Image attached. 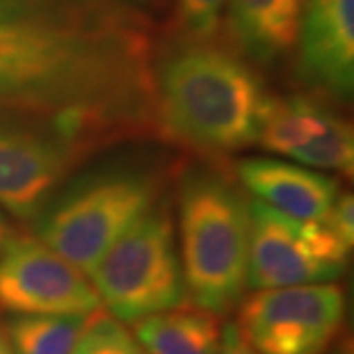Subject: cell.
Wrapping results in <instances>:
<instances>
[{"label":"cell","mask_w":354,"mask_h":354,"mask_svg":"<svg viewBox=\"0 0 354 354\" xmlns=\"http://www.w3.org/2000/svg\"><path fill=\"white\" fill-rule=\"evenodd\" d=\"M0 101L83 124L109 142L140 132L156 102L140 20L122 8L0 24Z\"/></svg>","instance_id":"obj_1"},{"label":"cell","mask_w":354,"mask_h":354,"mask_svg":"<svg viewBox=\"0 0 354 354\" xmlns=\"http://www.w3.org/2000/svg\"><path fill=\"white\" fill-rule=\"evenodd\" d=\"M153 87L162 124L185 146L228 153L258 142L270 97L236 55L187 48L165 62Z\"/></svg>","instance_id":"obj_2"},{"label":"cell","mask_w":354,"mask_h":354,"mask_svg":"<svg viewBox=\"0 0 354 354\" xmlns=\"http://www.w3.org/2000/svg\"><path fill=\"white\" fill-rule=\"evenodd\" d=\"M181 274L193 305L216 315L239 307L246 291L248 201L213 174L191 176L179 199Z\"/></svg>","instance_id":"obj_3"},{"label":"cell","mask_w":354,"mask_h":354,"mask_svg":"<svg viewBox=\"0 0 354 354\" xmlns=\"http://www.w3.org/2000/svg\"><path fill=\"white\" fill-rule=\"evenodd\" d=\"M87 276L102 307L120 323H136L183 304L185 286L171 216L150 209Z\"/></svg>","instance_id":"obj_4"},{"label":"cell","mask_w":354,"mask_h":354,"mask_svg":"<svg viewBox=\"0 0 354 354\" xmlns=\"http://www.w3.org/2000/svg\"><path fill=\"white\" fill-rule=\"evenodd\" d=\"M156 183L138 174H113L79 185L38 225V239L85 276L140 216L153 207Z\"/></svg>","instance_id":"obj_5"},{"label":"cell","mask_w":354,"mask_h":354,"mask_svg":"<svg viewBox=\"0 0 354 354\" xmlns=\"http://www.w3.org/2000/svg\"><path fill=\"white\" fill-rule=\"evenodd\" d=\"M106 140L83 124L26 114L0 127V205L20 218L41 211L65 176Z\"/></svg>","instance_id":"obj_6"},{"label":"cell","mask_w":354,"mask_h":354,"mask_svg":"<svg viewBox=\"0 0 354 354\" xmlns=\"http://www.w3.org/2000/svg\"><path fill=\"white\" fill-rule=\"evenodd\" d=\"M250 239L246 290L329 283L346 270L351 244L323 218L301 221L262 201L248 203Z\"/></svg>","instance_id":"obj_7"},{"label":"cell","mask_w":354,"mask_h":354,"mask_svg":"<svg viewBox=\"0 0 354 354\" xmlns=\"http://www.w3.org/2000/svg\"><path fill=\"white\" fill-rule=\"evenodd\" d=\"M337 283L258 290L239 304L234 321L258 354H323L344 325Z\"/></svg>","instance_id":"obj_8"},{"label":"cell","mask_w":354,"mask_h":354,"mask_svg":"<svg viewBox=\"0 0 354 354\" xmlns=\"http://www.w3.org/2000/svg\"><path fill=\"white\" fill-rule=\"evenodd\" d=\"M91 279L34 236L0 248V309L16 315H91L101 309Z\"/></svg>","instance_id":"obj_9"},{"label":"cell","mask_w":354,"mask_h":354,"mask_svg":"<svg viewBox=\"0 0 354 354\" xmlns=\"http://www.w3.org/2000/svg\"><path fill=\"white\" fill-rule=\"evenodd\" d=\"M299 44L305 75L337 97H348L354 85V0H309Z\"/></svg>","instance_id":"obj_10"},{"label":"cell","mask_w":354,"mask_h":354,"mask_svg":"<svg viewBox=\"0 0 354 354\" xmlns=\"http://www.w3.org/2000/svg\"><path fill=\"white\" fill-rule=\"evenodd\" d=\"M239 177L256 201L301 221L323 218L339 197V183L333 177L272 158L242 160Z\"/></svg>","instance_id":"obj_11"},{"label":"cell","mask_w":354,"mask_h":354,"mask_svg":"<svg viewBox=\"0 0 354 354\" xmlns=\"http://www.w3.org/2000/svg\"><path fill=\"white\" fill-rule=\"evenodd\" d=\"M304 0H230V22L244 51L270 64L299 39Z\"/></svg>","instance_id":"obj_12"},{"label":"cell","mask_w":354,"mask_h":354,"mask_svg":"<svg viewBox=\"0 0 354 354\" xmlns=\"http://www.w3.org/2000/svg\"><path fill=\"white\" fill-rule=\"evenodd\" d=\"M148 354H216L223 339L221 315L197 305L167 309L132 323Z\"/></svg>","instance_id":"obj_13"},{"label":"cell","mask_w":354,"mask_h":354,"mask_svg":"<svg viewBox=\"0 0 354 354\" xmlns=\"http://www.w3.org/2000/svg\"><path fill=\"white\" fill-rule=\"evenodd\" d=\"M327 109L305 97L274 99L266 104L258 144L268 152L291 156L319 136L325 128Z\"/></svg>","instance_id":"obj_14"},{"label":"cell","mask_w":354,"mask_h":354,"mask_svg":"<svg viewBox=\"0 0 354 354\" xmlns=\"http://www.w3.org/2000/svg\"><path fill=\"white\" fill-rule=\"evenodd\" d=\"M87 317L16 315L6 330L16 354H73Z\"/></svg>","instance_id":"obj_15"},{"label":"cell","mask_w":354,"mask_h":354,"mask_svg":"<svg viewBox=\"0 0 354 354\" xmlns=\"http://www.w3.org/2000/svg\"><path fill=\"white\" fill-rule=\"evenodd\" d=\"M290 158L309 167L333 169L351 177L354 169V134L351 122L329 111L323 132L297 148Z\"/></svg>","instance_id":"obj_16"},{"label":"cell","mask_w":354,"mask_h":354,"mask_svg":"<svg viewBox=\"0 0 354 354\" xmlns=\"http://www.w3.org/2000/svg\"><path fill=\"white\" fill-rule=\"evenodd\" d=\"M122 10L114 0H0V24L18 20L97 18Z\"/></svg>","instance_id":"obj_17"},{"label":"cell","mask_w":354,"mask_h":354,"mask_svg":"<svg viewBox=\"0 0 354 354\" xmlns=\"http://www.w3.org/2000/svg\"><path fill=\"white\" fill-rule=\"evenodd\" d=\"M73 354H148L132 330L109 311L97 309L87 317Z\"/></svg>","instance_id":"obj_18"},{"label":"cell","mask_w":354,"mask_h":354,"mask_svg":"<svg viewBox=\"0 0 354 354\" xmlns=\"http://www.w3.org/2000/svg\"><path fill=\"white\" fill-rule=\"evenodd\" d=\"M223 2L225 0H179L181 20L193 34L209 36L218 26Z\"/></svg>","instance_id":"obj_19"},{"label":"cell","mask_w":354,"mask_h":354,"mask_svg":"<svg viewBox=\"0 0 354 354\" xmlns=\"http://www.w3.org/2000/svg\"><path fill=\"white\" fill-rule=\"evenodd\" d=\"M325 221L330 227L335 228V232L341 236L346 244L353 246L354 242V199L351 193H342L339 195L329 213L325 215Z\"/></svg>","instance_id":"obj_20"},{"label":"cell","mask_w":354,"mask_h":354,"mask_svg":"<svg viewBox=\"0 0 354 354\" xmlns=\"http://www.w3.org/2000/svg\"><path fill=\"white\" fill-rule=\"evenodd\" d=\"M216 354H258V353H256L252 346H250V342L242 337L239 325L232 321V323H228V325L223 327V339H221V346H218Z\"/></svg>","instance_id":"obj_21"},{"label":"cell","mask_w":354,"mask_h":354,"mask_svg":"<svg viewBox=\"0 0 354 354\" xmlns=\"http://www.w3.org/2000/svg\"><path fill=\"white\" fill-rule=\"evenodd\" d=\"M0 354H16L12 341L8 337V330H6V327H2V325H0Z\"/></svg>","instance_id":"obj_22"},{"label":"cell","mask_w":354,"mask_h":354,"mask_svg":"<svg viewBox=\"0 0 354 354\" xmlns=\"http://www.w3.org/2000/svg\"><path fill=\"white\" fill-rule=\"evenodd\" d=\"M4 241H6V225H4V221H2V216H0V248H2Z\"/></svg>","instance_id":"obj_23"},{"label":"cell","mask_w":354,"mask_h":354,"mask_svg":"<svg viewBox=\"0 0 354 354\" xmlns=\"http://www.w3.org/2000/svg\"><path fill=\"white\" fill-rule=\"evenodd\" d=\"M335 354H351V351H348L346 346H341V348H339V351H337Z\"/></svg>","instance_id":"obj_24"}]
</instances>
